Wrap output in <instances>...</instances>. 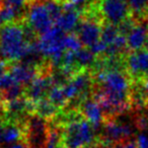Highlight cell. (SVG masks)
<instances>
[{"label":"cell","instance_id":"1","mask_svg":"<svg viewBox=\"0 0 148 148\" xmlns=\"http://www.w3.org/2000/svg\"><path fill=\"white\" fill-rule=\"evenodd\" d=\"M23 21H11L0 27V59L8 63L21 61L29 44L25 39Z\"/></svg>","mask_w":148,"mask_h":148},{"label":"cell","instance_id":"2","mask_svg":"<svg viewBox=\"0 0 148 148\" xmlns=\"http://www.w3.org/2000/svg\"><path fill=\"white\" fill-rule=\"evenodd\" d=\"M51 132V122L36 114L29 115L23 123V142L27 148H46Z\"/></svg>","mask_w":148,"mask_h":148},{"label":"cell","instance_id":"3","mask_svg":"<svg viewBox=\"0 0 148 148\" xmlns=\"http://www.w3.org/2000/svg\"><path fill=\"white\" fill-rule=\"evenodd\" d=\"M66 33L59 27L54 25L47 33L42 35L39 39V46L42 53L54 66L58 68L61 65L62 59L66 52L64 46V38Z\"/></svg>","mask_w":148,"mask_h":148},{"label":"cell","instance_id":"4","mask_svg":"<svg viewBox=\"0 0 148 148\" xmlns=\"http://www.w3.org/2000/svg\"><path fill=\"white\" fill-rule=\"evenodd\" d=\"M25 21L40 37L47 33L55 25L44 2H34L27 4Z\"/></svg>","mask_w":148,"mask_h":148},{"label":"cell","instance_id":"5","mask_svg":"<svg viewBox=\"0 0 148 148\" xmlns=\"http://www.w3.org/2000/svg\"><path fill=\"white\" fill-rule=\"evenodd\" d=\"M125 70L133 82L148 77V50L130 51L125 56Z\"/></svg>","mask_w":148,"mask_h":148},{"label":"cell","instance_id":"6","mask_svg":"<svg viewBox=\"0 0 148 148\" xmlns=\"http://www.w3.org/2000/svg\"><path fill=\"white\" fill-rule=\"evenodd\" d=\"M99 5L105 23L119 25L131 16L129 5L123 0H99Z\"/></svg>","mask_w":148,"mask_h":148},{"label":"cell","instance_id":"7","mask_svg":"<svg viewBox=\"0 0 148 148\" xmlns=\"http://www.w3.org/2000/svg\"><path fill=\"white\" fill-rule=\"evenodd\" d=\"M55 85L52 76V72L50 73H39L35 80L25 87V97L33 103H37L40 99L48 97V93Z\"/></svg>","mask_w":148,"mask_h":148},{"label":"cell","instance_id":"8","mask_svg":"<svg viewBox=\"0 0 148 148\" xmlns=\"http://www.w3.org/2000/svg\"><path fill=\"white\" fill-rule=\"evenodd\" d=\"M78 110L80 114L93 125L95 130H99L105 122V116L101 105L93 99L92 97H87L82 101L78 106Z\"/></svg>","mask_w":148,"mask_h":148},{"label":"cell","instance_id":"9","mask_svg":"<svg viewBox=\"0 0 148 148\" xmlns=\"http://www.w3.org/2000/svg\"><path fill=\"white\" fill-rule=\"evenodd\" d=\"M9 73L16 82L27 87L39 75V68L23 62H13L9 66Z\"/></svg>","mask_w":148,"mask_h":148},{"label":"cell","instance_id":"10","mask_svg":"<svg viewBox=\"0 0 148 148\" xmlns=\"http://www.w3.org/2000/svg\"><path fill=\"white\" fill-rule=\"evenodd\" d=\"M63 8V12L56 21L55 25L66 34H74L80 23V11L71 4H64Z\"/></svg>","mask_w":148,"mask_h":148},{"label":"cell","instance_id":"11","mask_svg":"<svg viewBox=\"0 0 148 148\" xmlns=\"http://www.w3.org/2000/svg\"><path fill=\"white\" fill-rule=\"evenodd\" d=\"M25 123V122H23ZM23 123L4 121L2 123V139L5 144H15L23 139Z\"/></svg>","mask_w":148,"mask_h":148},{"label":"cell","instance_id":"12","mask_svg":"<svg viewBox=\"0 0 148 148\" xmlns=\"http://www.w3.org/2000/svg\"><path fill=\"white\" fill-rule=\"evenodd\" d=\"M60 111L61 110H59L55 105H53L48 97H44L35 103V113L34 114L47 121H53L58 116Z\"/></svg>","mask_w":148,"mask_h":148},{"label":"cell","instance_id":"13","mask_svg":"<svg viewBox=\"0 0 148 148\" xmlns=\"http://www.w3.org/2000/svg\"><path fill=\"white\" fill-rule=\"evenodd\" d=\"M97 59L95 55L89 48L82 47L79 51L75 52L76 66L79 70H92Z\"/></svg>","mask_w":148,"mask_h":148},{"label":"cell","instance_id":"14","mask_svg":"<svg viewBox=\"0 0 148 148\" xmlns=\"http://www.w3.org/2000/svg\"><path fill=\"white\" fill-rule=\"evenodd\" d=\"M131 15L138 19L148 17V0H128Z\"/></svg>","mask_w":148,"mask_h":148},{"label":"cell","instance_id":"15","mask_svg":"<svg viewBox=\"0 0 148 148\" xmlns=\"http://www.w3.org/2000/svg\"><path fill=\"white\" fill-rule=\"evenodd\" d=\"M48 99L51 101L53 105H55L59 110L64 109L67 107L69 103V101L66 97L65 92L63 90V86H58V85H54L52 89L48 93Z\"/></svg>","mask_w":148,"mask_h":148},{"label":"cell","instance_id":"16","mask_svg":"<svg viewBox=\"0 0 148 148\" xmlns=\"http://www.w3.org/2000/svg\"><path fill=\"white\" fill-rule=\"evenodd\" d=\"M119 35L120 32L119 29H118V25L105 23L103 25V29H101V41L106 46H110Z\"/></svg>","mask_w":148,"mask_h":148},{"label":"cell","instance_id":"17","mask_svg":"<svg viewBox=\"0 0 148 148\" xmlns=\"http://www.w3.org/2000/svg\"><path fill=\"white\" fill-rule=\"evenodd\" d=\"M44 3H45L46 7H47L48 11H49L50 16H51V18L53 19L54 23H55L56 21L59 18L60 15L63 12V5L58 2L57 0H47Z\"/></svg>","mask_w":148,"mask_h":148},{"label":"cell","instance_id":"18","mask_svg":"<svg viewBox=\"0 0 148 148\" xmlns=\"http://www.w3.org/2000/svg\"><path fill=\"white\" fill-rule=\"evenodd\" d=\"M64 46H65L66 51H71V52H77L83 47L81 42L79 41L78 37L75 34H66L65 38H64Z\"/></svg>","mask_w":148,"mask_h":148},{"label":"cell","instance_id":"19","mask_svg":"<svg viewBox=\"0 0 148 148\" xmlns=\"http://www.w3.org/2000/svg\"><path fill=\"white\" fill-rule=\"evenodd\" d=\"M15 83H18V82L15 81V79L11 76V74L8 72L7 74L3 75L2 77H0V92L6 90L7 88L14 85Z\"/></svg>","mask_w":148,"mask_h":148},{"label":"cell","instance_id":"20","mask_svg":"<svg viewBox=\"0 0 148 148\" xmlns=\"http://www.w3.org/2000/svg\"><path fill=\"white\" fill-rule=\"evenodd\" d=\"M4 4L14 7L21 11H27V0H4Z\"/></svg>","mask_w":148,"mask_h":148},{"label":"cell","instance_id":"21","mask_svg":"<svg viewBox=\"0 0 148 148\" xmlns=\"http://www.w3.org/2000/svg\"><path fill=\"white\" fill-rule=\"evenodd\" d=\"M110 148H138L137 146V142L136 139H128V140H124V141L118 142V143L114 144L112 147Z\"/></svg>","mask_w":148,"mask_h":148},{"label":"cell","instance_id":"22","mask_svg":"<svg viewBox=\"0 0 148 148\" xmlns=\"http://www.w3.org/2000/svg\"><path fill=\"white\" fill-rule=\"evenodd\" d=\"M137 83L139 84L140 90H141L142 95L144 97V101L146 103V106L148 107V77L142 81H137Z\"/></svg>","mask_w":148,"mask_h":148},{"label":"cell","instance_id":"23","mask_svg":"<svg viewBox=\"0 0 148 148\" xmlns=\"http://www.w3.org/2000/svg\"><path fill=\"white\" fill-rule=\"evenodd\" d=\"M138 148H148V137L144 134H140L136 138Z\"/></svg>","mask_w":148,"mask_h":148},{"label":"cell","instance_id":"24","mask_svg":"<svg viewBox=\"0 0 148 148\" xmlns=\"http://www.w3.org/2000/svg\"><path fill=\"white\" fill-rule=\"evenodd\" d=\"M9 66H10V63L4 61V60H2V59H0V77H2L3 75L8 73Z\"/></svg>","mask_w":148,"mask_h":148},{"label":"cell","instance_id":"25","mask_svg":"<svg viewBox=\"0 0 148 148\" xmlns=\"http://www.w3.org/2000/svg\"><path fill=\"white\" fill-rule=\"evenodd\" d=\"M8 148H27V147L23 141H21V142H17V143H15V144H12V145H10Z\"/></svg>","mask_w":148,"mask_h":148},{"label":"cell","instance_id":"26","mask_svg":"<svg viewBox=\"0 0 148 148\" xmlns=\"http://www.w3.org/2000/svg\"><path fill=\"white\" fill-rule=\"evenodd\" d=\"M144 120H145V124H146V129H148V113L143 114Z\"/></svg>","mask_w":148,"mask_h":148},{"label":"cell","instance_id":"27","mask_svg":"<svg viewBox=\"0 0 148 148\" xmlns=\"http://www.w3.org/2000/svg\"><path fill=\"white\" fill-rule=\"evenodd\" d=\"M45 1H47V0H27V4L34 2H45Z\"/></svg>","mask_w":148,"mask_h":148},{"label":"cell","instance_id":"28","mask_svg":"<svg viewBox=\"0 0 148 148\" xmlns=\"http://www.w3.org/2000/svg\"><path fill=\"white\" fill-rule=\"evenodd\" d=\"M123 1H127V0H123Z\"/></svg>","mask_w":148,"mask_h":148}]
</instances>
